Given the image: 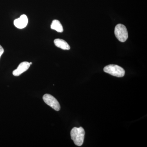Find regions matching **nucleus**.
I'll return each instance as SVG.
<instances>
[{
	"label": "nucleus",
	"mask_w": 147,
	"mask_h": 147,
	"mask_svg": "<svg viewBox=\"0 0 147 147\" xmlns=\"http://www.w3.org/2000/svg\"><path fill=\"white\" fill-rule=\"evenodd\" d=\"M85 134V130L82 127H74L70 132L71 139L74 144L78 146H81L83 145Z\"/></svg>",
	"instance_id": "1"
},
{
	"label": "nucleus",
	"mask_w": 147,
	"mask_h": 147,
	"mask_svg": "<svg viewBox=\"0 0 147 147\" xmlns=\"http://www.w3.org/2000/svg\"><path fill=\"white\" fill-rule=\"evenodd\" d=\"M103 70L106 73L117 77H123L125 74L124 69L117 65L111 64L106 66Z\"/></svg>",
	"instance_id": "2"
},
{
	"label": "nucleus",
	"mask_w": 147,
	"mask_h": 147,
	"mask_svg": "<svg viewBox=\"0 0 147 147\" xmlns=\"http://www.w3.org/2000/svg\"><path fill=\"white\" fill-rule=\"evenodd\" d=\"M115 35L119 41L124 42L128 38V32L126 27L121 24L116 26L115 30Z\"/></svg>",
	"instance_id": "3"
},
{
	"label": "nucleus",
	"mask_w": 147,
	"mask_h": 147,
	"mask_svg": "<svg viewBox=\"0 0 147 147\" xmlns=\"http://www.w3.org/2000/svg\"><path fill=\"white\" fill-rule=\"evenodd\" d=\"M44 102L47 105L53 108L54 110L58 111L61 109L59 103L57 99L51 94H46L42 97Z\"/></svg>",
	"instance_id": "4"
},
{
	"label": "nucleus",
	"mask_w": 147,
	"mask_h": 147,
	"mask_svg": "<svg viewBox=\"0 0 147 147\" xmlns=\"http://www.w3.org/2000/svg\"><path fill=\"white\" fill-rule=\"evenodd\" d=\"M30 65L28 62L25 61L21 63L18 65L16 69L13 70V76H20L22 73L26 71L30 67Z\"/></svg>",
	"instance_id": "5"
},
{
	"label": "nucleus",
	"mask_w": 147,
	"mask_h": 147,
	"mask_svg": "<svg viewBox=\"0 0 147 147\" xmlns=\"http://www.w3.org/2000/svg\"><path fill=\"white\" fill-rule=\"evenodd\" d=\"M28 24V18L25 14L21 15L19 18L15 19L13 22L14 26L18 29H23Z\"/></svg>",
	"instance_id": "6"
},
{
	"label": "nucleus",
	"mask_w": 147,
	"mask_h": 147,
	"mask_svg": "<svg viewBox=\"0 0 147 147\" xmlns=\"http://www.w3.org/2000/svg\"><path fill=\"white\" fill-rule=\"evenodd\" d=\"M54 43L57 47L63 50H69L70 49V46L64 40L57 38L54 40Z\"/></svg>",
	"instance_id": "7"
},
{
	"label": "nucleus",
	"mask_w": 147,
	"mask_h": 147,
	"mask_svg": "<svg viewBox=\"0 0 147 147\" xmlns=\"http://www.w3.org/2000/svg\"><path fill=\"white\" fill-rule=\"evenodd\" d=\"M51 28L57 31L58 32H62L63 31V27L60 22L57 20H53L51 24Z\"/></svg>",
	"instance_id": "8"
},
{
	"label": "nucleus",
	"mask_w": 147,
	"mask_h": 147,
	"mask_svg": "<svg viewBox=\"0 0 147 147\" xmlns=\"http://www.w3.org/2000/svg\"><path fill=\"white\" fill-rule=\"evenodd\" d=\"M4 52V50L3 48L2 47L1 45H0V58L1 55H3Z\"/></svg>",
	"instance_id": "9"
},
{
	"label": "nucleus",
	"mask_w": 147,
	"mask_h": 147,
	"mask_svg": "<svg viewBox=\"0 0 147 147\" xmlns=\"http://www.w3.org/2000/svg\"><path fill=\"white\" fill-rule=\"evenodd\" d=\"M30 63V65H32V62H30V63Z\"/></svg>",
	"instance_id": "10"
}]
</instances>
